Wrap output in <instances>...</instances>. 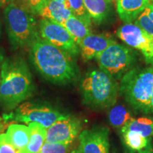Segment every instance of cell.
Wrapping results in <instances>:
<instances>
[{"label":"cell","mask_w":153,"mask_h":153,"mask_svg":"<svg viewBox=\"0 0 153 153\" xmlns=\"http://www.w3.org/2000/svg\"><path fill=\"white\" fill-rule=\"evenodd\" d=\"M28 48L30 62L45 80L56 85H68L77 79V67L68 53L40 36Z\"/></svg>","instance_id":"cell-1"},{"label":"cell","mask_w":153,"mask_h":153,"mask_svg":"<svg viewBox=\"0 0 153 153\" xmlns=\"http://www.w3.org/2000/svg\"><path fill=\"white\" fill-rule=\"evenodd\" d=\"M116 35L129 46L142 51L143 55L153 48V36L136 24L126 23L117 30Z\"/></svg>","instance_id":"cell-11"},{"label":"cell","mask_w":153,"mask_h":153,"mask_svg":"<svg viewBox=\"0 0 153 153\" xmlns=\"http://www.w3.org/2000/svg\"><path fill=\"white\" fill-rule=\"evenodd\" d=\"M16 0H0V8L4 7V6L8 5L13 1H15Z\"/></svg>","instance_id":"cell-30"},{"label":"cell","mask_w":153,"mask_h":153,"mask_svg":"<svg viewBox=\"0 0 153 153\" xmlns=\"http://www.w3.org/2000/svg\"><path fill=\"white\" fill-rule=\"evenodd\" d=\"M55 1H59V2H61V3L65 4V0H55Z\"/></svg>","instance_id":"cell-36"},{"label":"cell","mask_w":153,"mask_h":153,"mask_svg":"<svg viewBox=\"0 0 153 153\" xmlns=\"http://www.w3.org/2000/svg\"><path fill=\"white\" fill-rule=\"evenodd\" d=\"M33 79L27 63L19 57L4 60L0 72V104L13 109L33 95Z\"/></svg>","instance_id":"cell-2"},{"label":"cell","mask_w":153,"mask_h":153,"mask_svg":"<svg viewBox=\"0 0 153 153\" xmlns=\"http://www.w3.org/2000/svg\"><path fill=\"white\" fill-rule=\"evenodd\" d=\"M6 134L14 146L25 153L30 139V132L28 126L11 124L9 126Z\"/></svg>","instance_id":"cell-15"},{"label":"cell","mask_w":153,"mask_h":153,"mask_svg":"<svg viewBox=\"0 0 153 153\" xmlns=\"http://www.w3.org/2000/svg\"><path fill=\"white\" fill-rule=\"evenodd\" d=\"M30 129V139L25 153H39L40 150L45 142L46 128L41 124L30 123L28 124Z\"/></svg>","instance_id":"cell-17"},{"label":"cell","mask_w":153,"mask_h":153,"mask_svg":"<svg viewBox=\"0 0 153 153\" xmlns=\"http://www.w3.org/2000/svg\"><path fill=\"white\" fill-rule=\"evenodd\" d=\"M70 144L45 142L39 153H68Z\"/></svg>","instance_id":"cell-23"},{"label":"cell","mask_w":153,"mask_h":153,"mask_svg":"<svg viewBox=\"0 0 153 153\" xmlns=\"http://www.w3.org/2000/svg\"><path fill=\"white\" fill-rule=\"evenodd\" d=\"M85 8L94 22L101 24L110 11V1L108 0H83Z\"/></svg>","instance_id":"cell-18"},{"label":"cell","mask_w":153,"mask_h":153,"mask_svg":"<svg viewBox=\"0 0 153 153\" xmlns=\"http://www.w3.org/2000/svg\"><path fill=\"white\" fill-rule=\"evenodd\" d=\"M145 11H147V14H148L149 18L153 21V6L148 5L147 8L145 9Z\"/></svg>","instance_id":"cell-28"},{"label":"cell","mask_w":153,"mask_h":153,"mask_svg":"<svg viewBox=\"0 0 153 153\" xmlns=\"http://www.w3.org/2000/svg\"><path fill=\"white\" fill-rule=\"evenodd\" d=\"M135 24L143 28L145 31L153 36V21L149 18L147 11H144L135 19Z\"/></svg>","instance_id":"cell-25"},{"label":"cell","mask_w":153,"mask_h":153,"mask_svg":"<svg viewBox=\"0 0 153 153\" xmlns=\"http://www.w3.org/2000/svg\"><path fill=\"white\" fill-rule=\"evenodd\" d=\"M138 153H153L152 146L151 145V144H149L145 149H143V150L140 151H138Z\"/></svg>","instance_id":"cell-29"},{"label":"cell","mask_w":153,"mask_h":153,"mask_svg":"<svg viewBox=\"0 0 153 153\" xmlns=\"http://www.w3.org/2000/svg\"><path fill=\"white\" fill-rule=\"evenodd\" d=\"M4 19L9 41L14 49L29 48L40 36L35 16L21 3L15 1L6 6Z\"/></svg>","instance_id":"cell-3"},{"label":"cell","mask_w":153,"mask_h":153,"mask_svg":"<svg viewBox=\"0 0 153 153\" xmlns=\"http://www.w3.org/2000/svg\"><path fill=\"white\" fill-rule=\"evenodd\" d=\"M38 31L42 39L68 53L72 56H75L79 53L78 45L62 24L41 18L38 22Z\"/></svg>","instance_id":"cell-8"},{"label":"cell","mask_w":153,"mask_h":153,"mask_svg":"<svg viewBox=\"0 0 153 153\" xmlns=\"http://www.w3.org/2000/svg\"><path fill=\"white\" fill-rule=\"evenodd\" d=\"M95 59L101 70L113 77H119L130 70L135 55L128 48L116 42L97 55Z\"/></svg>","instance_id":"cell-7"},{"label":"cell","mask_w":153,"mask_h":153,"mask_svg":"<svg viewBox=\"0 0 153 153\" xmlns=\"http://www.w3.org/2000/svg\"><path fill=\"white\" fill-rule=\"evenodd\" d=\"M62 25L68 30L77 45L83 38L91 34L90 25L74 14H72Z\"/></svg>","instance_id":"cell-16"},{"label":"cell","mask_w":153,"mask_h":153,"mask_svg":"<svg viewBox=\"0 0 153 153\" xmlns=\"http://www.w3.org/2000/svg\"><path fill=\"white\" fill-rule=\"evenodd\" d=\"M72 14V11L65 4L55 0H49L38 14L42 19H48L60 24H62Z\"/></svg>","instance_id":"cell-14"},{"label":"cell","mask_w":153,"mask_h":153,"mask_svg":"<svg viewBox=\"0 0 153 153\" xmlns=\"http://www.w3.org/2000/svg\"><path fill=\"white\" fill-rule=\"evenodd\" d=\"M4 129V121L1 118H0V134H1V131Z\"/></svg>","instance_id":"cell-33"},{"label":"cell","mask_w":153,"mask_h":153,"mask_svg":"<svg viewBox=\"0 0 153 153\" xmlns=\"http://www.w3.org/2000/svg\"><path fill=\"white\" fill-rule=\"evenodd\" d=\"M80 89L84 104L96 109H104L116 104L119 86L114 77L100 69L88 72Z\"/></svg>","instance_id":"cell-4"},{"label":"cell","mask_w":153,"mask_h":153,"mask_svg":"<svg viewBox=\"0 0 153 153\" xmlns=\"http://www.w3.org/2000/svg\"><path fill=\"white\" fill-rule=\"evenodd\" d=\"M131 131L137 132L145 137L153 136V118L141 117L137 119L134 118L132 121L128 123L121 128V131Z\"/></svg>","instance_id":"cell-20"},{"label":"cell","mask_w":153,"mask_h":153,"mask_svg":"<svg viewBox=\"0 0 153 153\" xmlns=\"http://www.w3.org/2000/svg\"><path fill=\"white\" fill-rule=\"evenodd\" d=\"M81 129L80 120L68 116L48 128L45 142L71 144L79 135Z\"/></svg>","instance_id":"cell-10"},{"label":"cell","mask_w":153,"mask_h":153,"mask_svg":"<svg viewBox=\"0 0 153 153\" xmlns=\"http://www.w3.org/2000/svg\"><path fill=\"white\" fill-rule=\"evenodd\" d=\"M148 5V0H117L116 9L123 22L132 23Z\"/></svg>","instance_id":"cell-13"},{"label":"cell","mask_w":153,"mask_h":153,"mask_svg":"<svg viewBox=\"0 0 153 153\" xmlns=\"http://www.w3.org/2000/svg\"><path fill=\"white\" fill-rule=\"evenodd\" d=\"M109 130L97 126L79 133V150L82 153H109Z\"/></svg>","instance_id":"cell-9"},{"label":"cell","mask_w":153,"mask_h":153,"mask_svg":"<svg viewBox=\"0 0 153 153\" xmlns=\"http://www.w3.org/2000/svg\"><path fill=\"white\" fill-rule=\"evenodd\" d=\"M4 60L3 53H2V51H1V49H0V67L1 66V64H2Z\"/></svg>","instance_id":"cell-32"},{"label":"cell","mask_w":153,"mask_h":153,"mask_svg":"<svg viewBox=\"0 0 153 153\" xmlns=\"http://www.w3.org/2000/svg\"><path fill=\"white\" fill-rule=\"evenodd\" d=\"M67 116L48 103L35 101L23 102L12 114V118L16 121L27 124L36 122L46 129Z\"/></svg>","instance_id":"cell-6"},{"label":"cell","mask_w":153,"mask_h":153,"mask_svg":"<svg viewBox=\"0 0 153 153\" xmlns=\"http://www.w3.org/2000/svg\"><path fill=\"white\" fill-rule=\"evenodd\" d=\"M1 24H0V35H1Z\"/></svg>","instance_id":"cell-37"},{"label":"cell","mask_w":153,"mask_h":153,"mask_svg":"<svg viewBox=\"0 0 153 153\" xmlns=\"http://www.w3.org/2000/svg\"><path fill=\"white\" fill-rule=\"evenodd\" d=\"M65 5L72 11V14L91 26V19L85 8L83 0H65Z\"/></svg>","instance_id":"cell-22"},{"label":"cell","mask_w":153,"mask_h":153,"mask_svg":"<svg viewBox=\"0 0 153 153\" xmlns=\"http://www.w3.org/2000/svg\"><path fill=\"white\" fill-rule=\"evenodd\" d=\"M133 119L131 113L123 105L113 106L108 112V120L114 127L122 128Z\"/></svg>","instance_id":"cell-19"},{"label":"cell","mask_w":153,"mask_h":153,"mask_svg":"<svg viewBox=\"0 0 153 153\" xmlns=\"http://www.w3.org/2000/svg\"><path fill=\"white\" fill-rule=\"evenodd\" d=\"M150 112L153 113V90H152V96H151V99H150Z\"/></svg>","instance_id":"cell-31"},{"label":"cell","mask_w":153,"mask_h":153,"mask_svg":"<svg viewBox=\"0 0 153 153\" xmlns=\"http://www.w3.org/2000/svg\"><path fill=\"white\" fill-rule=\"evenodd\" d=\"M0 153H24L11 142L6 133L0 134Z\"/></svg>","instance_id":"cell-24"},{"label":"cell","mask_w":153,"mask_h":153,"mask_svg":"<svg viewBox=\"0 0 153 153\" xmlns=\"http://www.w3.org/2000/svg\"><path fill=\"white\" fill-rule=\"evenodd\" d=\"M119 89L134 109L150 113V99L153 90V65L143 69L133 68L126 72Z\"/></svg>","instance_id":"cell-5"},{"label":"cell","mask_w":153,"mask_h":153,"mask_svg":"<svg viewBox=\"0 0 153 153\" xmlns=\"http://www.w3.org/2000/svg\"><path fill=\"white\" fill-rule=\"evenodd\" d=\"M145 60H146L147 63L150 64L151 65H153V48L151 50L150 53H148V54L144 55Z\"/></svg>","instance_id":"cell-27"},{"label":"cell","mask_w":153,"mask_h":153,"mask_svg":"<svg viewBox=\"0 0 153 153\" xmlns=\"http://www.w3.org/2000/svg\"><path fill=\"white\" fill-rule=\"evenodd\" d=\"M114 43L116 41L109 36L91 33L83 38L78 46L83 60L88 61L95 58L97 55Z\"/></svg>","instance_id":"cell-12"},{"label":"cell","mask_w":153,"mask_h":153,"mask_svg":"<svg viewBox=\"0 0 153 153\" xmlns=\"http://www.w3.org/2000/svg\"><path fill=\"white\" fill-rule=\"evenodd\" d=\"M49 0H21V4L33 15H38L42 7Z\"/></svg>","instance_id":"cell-26"},{"label":"cell","mask_w":153,"mask_h":153,"mask_svg":"<svg viewBox=\"0 0 153 153\" xmlns=\"http://www.w3.org/2000/svg\"><path fill=\"white\" fill-rule=\"evenodd\" d=\"M108 1H110V2H111V0H108Z\"/></svg>","instance_id":"cell-38"},{"label":"cell","mask_w":153,"mask_h":153,"mask_svg":"<svg viewBox=\"0 0 153 153\" xmlns=\"http://www.w3.org/2000/svg\"><path fill=\"white\" fill-rule=\"evenodd\" d=\"M70 153H82V152H80V151H79V150H75L72 151V152H70Z\"/></svg>","instance_id":"cell-34"},{"label":"cell","mask_w":153,"mask_h":153,"mask_svg":"<svg viewBox=\"0 0 153 153\" xmlns=\"http://www.w3.org/2000/svg\"><path fill=\"white\" fill-rule=\"evenodd\" d=\"M125 144L131 150L140 151L146 148L150 143V138L143 136L137 132L131 131H121Z\"/></svg>","instance_id":"cell-21"},{"label":"cell","mask_w":153,"mask_h":153,"mask_svg":"<svg viewBox=\"0 0 153 153\" xmlns=\"http://www.w3.org/2000/svg\"><path fill=\"white\" fill-rule=\"evenodd\" d=\"M149 5H152L153 6V0H148Z\"/></svg>","instance_id":"cell-35"}]
</instances>
